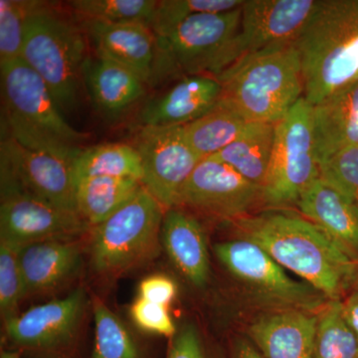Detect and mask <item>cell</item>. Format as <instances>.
I'll list each match as a JSON object with an SVG mask.
<instances>
[{"label":"cell","instance_id":"obj_34","mask_svg":"<svg viewBox=\"0 0 358 358\" xmlns=\"http://www.w3.org/2000/svg\"><path fill=\"white\" fill-rule=\"evenodd\" d=\"M320 178L358 209V145L345 148L320 162Z\"/></svg>","mask_w":358,"mask_h":358},{"label":"cell","instance_id":"obj_8","mask_svg":"<svg viewBox=\"0 0 358 358\" xmlns=\"http://www.w3.org/2000/svg\"><path fill=\"white\" fill-rule=\"evenodd\" d=\"M313 107L305 96L275 124L274 148L262 187L263 206L288 209L320 178L313 136Z\"/></svg>","mask_w":358,"mask_h":358},{"label":"cell","instance_id":"obj_30","mask_svg":"<svg viewBox=\"0 0 358 358\" xmlns=\"http://www.w3.org/2000/svg\"><path fill=\"white\" fill-rule=\"evenodd\" d=\"M95 345L92 358H141L136 341L119 317L102 301L93 303Z\"/></svg>","mask_w":358,"mask_h":358},{"label":"cell","instance_id":"obj_3","mask_svg":"<svg viewBox=\"0 0 358 358\" xmlns=\"http://www.w3.org/2000/svg\"><path fill=\"white\" fill-rule=\"evenodd\" d=\"M296 47L310 105L358 81V0H320Z\"/></svg>","mask_w":358,"mask_h":358},{"label":"cell","instance_id":"obj_10","mask_svg":"<svg viewBox=\"0 0 358 358\" xmlns=\"http://www.w3.org/2000/svg\"><path fill=\"white\" fill-rule=\"evenodd\" d=\"M133 145L143 164V187L166 210L178 206L183 185L203 159L188 145L182 126H141Z\"/></svg>","mask_w":358,"mask_h":358},{"label":"cell","instance_id":"obj_2","mask_svg":"<svg viewBox=\"0 0 358 358\" xmlns=\"http://www.w3.org/2000/svg\"><path fill=\"white\" fill-rule=\"evenodd\" d=\"M217 79L220 102L248 122L277 124L305 93L296 43L246 54Z\"/></svg>","mask_w":358,"mask_h":358},{"label":"cell","instance_id":"obj_35","mask_svg":"<svg viewBox=\"0 0 358 358\" xmlns=\"http://www.w3.org/2000/svg\"><path fill=\"white\" fill-rule=\"evenodd\" d=\"M131 317L136 326L145 333L173 338L176 327L169 307L143 300L138 296L131 307Z\"/></svg>","mask_w":358,"mask_h":358},{"label":"cell","instance_id":"obj_18","mask_svg":"<svg viewBox=\"0 0 358 358\" xmlns=\"http://www.w3.org/2000/svg\"><path fill=\"white\" fill-rule=\"evenodd\" d=\"M222 85L209 75L186 76L141 113V126H185L210 112L220 101Z\"/></svg>","mask_w":358,"mask_h":358},{"label":"cell","instance_id":"obj_1","mask_svg":"<svg viewBox=\"0 0 358 358\" xmlns=\"http://www.w3.org/2000/svg\"><path fill=\"white\" fill-rule=\"evenodd\" d=\"M232 224L238 238L258 245L327 300L343 301L355 286L357 263L303 216L267 209Z\"/></svg>","mask_w":358,"mask_h":358},{"label":"cell","instance_id":"obj_39","mask_svg":"<svg viewBox=\"0 0 358 358\" xmlns=\"http://www.w3.org/2000/svg\"><path fill=\"white\" fill-rule=\"evenodd\" d=\"M232 358H264L248 339H238L233 348Z\"/></svg>","mask_w":358,"mask_h":358},{"label":"cell","instance_id":"obj_17","mask_svg":"<svg viewBox=\"0 0 358 358\" xmlns=\"http://www.w3.org/2000/svg\"><path fill=\"white\" fill-rule=\"evenodd\" d=\"M317 313L274 308L252 320L247 336L264 358H313Z\"/></svg>","mask_w":358,"mask_h":358},{"label":"cell","instance_id":"obj_12","mask_svg":"<svg viewBox=\"0 0 358 358\" xmlns=\"http://www.w3.org/2000/svg\"><path fill=\"white\" fill-rule=\"evenodd\" d=\"M0 150L1 185L13 186L58 208L77 212L73 162L29 150L11 136L1 141Z\"/></svg>","mask_w":358,"mask_h":358},{"label":"cell","instance_id":"obj_20","mask_svg":"<svg viewBox=\"0 0 358 358\" xmlns=\"http://www.w3.org/2000/svg\"><path fill=\"white\" fill-rule=\"evenodd\" d=\"M160 241L179 272L197 288L207 284L210 272L203 226L179 206L166 210Z\"/></svg>","mask_w":358,"mask_h":358},{"label":"cell","instance_id":"obj_25","mask_svg":"<svg viewBox=\"0 0 358 358\" xmlns=\"http://www.w3.org/2000/svg\"><path fill=\"white\" fill-rule=\"evenodd\" d=\"M275 134V124L250 122L236 140L212 157L262 188L272 159Z\"/></svg>","mask_w":358,"mask_h":358},{"label":"cell","instance_id":"obj_40","mask_svg":"<svg viewBox=\"0 0 358 358\" xmlns=\"http://www.w3.org/2000/svg\"><path fill=\"white\" fill-rule=\"evenodd\" d=\"M0 358H21L17 352H9V350H2Z\"/></svg>","mask_w":358,"mask_h":358},{"label":"cell","instance_id":"obj_15","mask_svg":"<svg viewBox=\"0 0 358 358\" xmlns=\"http://www.w3.org/2000/svg\"><path fill=\"white\" fill-rule=\"evenodd\" d=\"M86 303V292L80 288L65 298L35 306L4 320L6 336L25 350L45 352L63 348L74 338Z\"/></svg>","mask_w":358,"mask_h":358},{"label":"cell","instance_id":"obj_19","mask_svg":"<svg viewBox=\"0 0 358 358\" xmlns=\"http://www.w3.org/2000/svg\"><path fill=\"white\" fill-rule=\"evenodd\" d=\"M296 206L301 216L358 264V209L350 200L319 178L303 192Z\"/></svg>","mask_w":358,"mask_h":358},{"label":"cell","instance_id":"obj_7","mask_svg":"<svg viewBox=\"0 0 358 358\" xmlns=\"http://www.w3.org/2000/svg\"><path fill=\"white\" fill-rule=\"evenodd\" d=\"M164 213V207L143 186L128 203L92 228L95 270L120 274L152 258L159 247Z\"/></svg>","mask_w":358,"mask_h":358},{"label":"cell","instance_id":"obj_13","mask_svg":"<svg viewBox=\"0 0 358 358\" xmlns=\"http://www.w3.org/2000/svg\"><path fill=\"white\" fill-rule=\"evenodd\" d=\"M92 229L77 212L42 201L11 185H1L0 240L24 247L56 240H76Z\"/></svg>","mask_w":358,"mask_h":358},{"label":"cell","instance_id":"obj_28","mask_svg":"<svg viewBox=\"0 0 358 358\" xmlns=\"http://www.w3.org/2000/svg\"><path fill=\"white\" fill-rule=\"evenodd\" d=\"M313 358H358V341L345 324L341 301H329L320 310Z\"/></svg>","mask_w":358,"mask_h":358},{"label":"cell","instance_id":"obj_22","mask_svg":"<svg viewBox=\"0 0 358 358\" xmlns=\"http://www.w3.org/2000/svg\"><path fill=\"white\" fill-rule=\"evenodd\" d=\"M317 160L358 145V81L312 106Z\"/></svg>","mask_w":358,"mask_h":358},{"label":"cell","instance_id":"obj_33","mask_svg":"<svg viewBox=\"0 0 358 358\" xmlns=\"http://www.w3.org/2000/svg\"><path fill=\"white\" fill-rule=\"evenodd\" d=\"M22 247L0 240V310L4 320L17 315L26 289L20 255Z\"/></svg>","mask_w":358,"mask_h":358},{"label":"cell","instance_id":"obj_21","mask_svg":"<svg viewBox=\"0 0 358 358\" xmlns=\"http://www.w3.org/2000/svg\"><path fill=\"white\" fill-rule=\"evenodd\" d=\"M83 83L98 112L113 120L140 102L147 86L131 70L98 55L85 61Z\"/></svg>","mask_w":358,"mask_h":358},{"label":"cell","instance_id":"obj_11","mask_svg":"<svg viewBox=\"0 0 358 358\" xmlns=\"http://www.w3.org/2000/svg\"><path fill=\"white\" fill-rule=\"evenodd\" d=\"M259 205H263L262 188L215 157H205L197 164L178 201L179 207H189L231 222L252 215Z\"/></svg>","mask_w":358,"mask_h":358},{"label":"cell","instance_id":"obj_32","mask_svg":"<svg viewBox=\"0 0 358 358\" xmlns=\"http://www.w3.org/2000/svg\"><path fill=\"white\" fill-rule=\"evenodd\" d=\"M39 1H0V63L21 58L25 21Z\"/></svg>","mask_w":358,"mask_h":358},{"label":"cell","instance_id":"obj_31","mask_svg":"<svg viewBox=\"0 0 358 358\" xmlns=\"http://www.w3.org/2000/svg\"><path fill=\"white\" fill-rule=\"evenodd\" d=\"M243 0H164L157 1L150 28L157 37L169 34L186 18L199 13H227L243 6Z\"/></svg>","mask_w":358,"mask_h":358},{"label":"cell","instance_id":"obj_23","mask_svg":"<svg viewBox=\"0 0 358 358\" xmlns=\"http://www.w3.org/2000/svg\"><path fill=\"white\" fill-rule=\"evenodd\" d=\"M20 267L26 294L56 288L67 281L81 265V248L76 240H56L22 247Z\"/></svg>","mask_w":358,"mask_h":358},{"label":"cell","instance_id":"obj_29","mask_svg":"<svg viewBox=\"0 0 358 358\" xmlns=\"http://www.w3.org/2000/svg\"><path fill=\"white\" fill-rule=\"evenodd\" d=\"M157 4L155 0H75L69 2L73 13L84 21L141 22L150 26Z\"/></svg>","mask_w":358,"mask_h":358},{"label":"cell","instance_id":"obj_27","mask_svg":"<svg viewBox=\"0 0 358 358\" xmlns=\"http://www.w3.org/2000/svg\"><path fill=\"white\" fill-rule=\"evenodd\" d=\"M75 183L80 179L110 176L134 178L143 176V164L133 145L113 143L95 145L82 150L72 164Z\"/></svg>","mask_w":358,"mask_h":358},{"label":"cell","instance_id":"obj_38","mask_svg":"<svg viewBox=\"0 0 358 358\" xmlns=\"http://www.w3.org/2000/svg\"><path fill=\"white\" fill-rule=\"evenodd\" d=\"M341 313L345 324L358 341V289H353L341 301Z\"/></svg>","mask_w":358,"mask_h":358},{"label":"cell","instance_id":"obj_26","mask_svg":"<svg viewBox=\"0 0 358 358\" xmlns=\"http://www.w3.org/2000/svg\"><path fill=\"white\" fill-rule=\"evenodd\" d=\"M250 122L219 101L210 112L182 126L188 145L201 159L212 157L231 145Z\"/></svg>","mask_w":358,"mask_h":358},{"label":"cell","instance_id":"obj_24","mask_svg":"<svg viewBox=\"0 0 358 358\" xmlns=\"http://www.w3.org/2000/svg\"><path fill=\"white\" fill-rule=\"evenodd\" d=\"M143 183L134 178L96 176L75 183L78 214L93 228L107 220L133 199Z\"/></svg>","mask_w":358,"mask_h":358},{"label":"cell","instance_id":"obj_41","mask_svg":"<svg viewBox=\"0 0 358 358\" xmlns=\"http://www.w3.org/2000/svg\"><path fill=\"white\" fill-rule=\"evenodd\" d=\"M353 289H358V264L357 268V275H355V286H353Z\"/></svg>","mask_w":358,"mask_h":358},{"label":"cell","instance_id":"obj_16","mask_svg":"<svg viewBox=\"0 0 358 358\" xmlns=\"http://www.w3.org/2000/svg\"><path fill=\"white\" fill-rule=\"evenodd\" d=\"M84 28L96 55L124 66L147 85L160 77L157 36L150 25L84 21Z\"/></svg>","mask_w":358,"mask_h":358},{"label":"cell","instance_id":"obj_5","mask_svg":"<svg viewBox=\"0 0 358 358\" xmlns=\"http://www.w3.org/2000/svg\"><path fill=\"white\" fill-rule=\"evenodd\" d=\"M86 48L84 31L51 4L39 1L28 15L21 59L42 78L64 114L77 106Z\"/></svg>","mask_w":358,"mask_h":358},{"label":"cell","instance_id":"obj_14","mask_svg":"<svg viewBox=\"0 0 358 358\" xmlns=\"http://www.w3.org/2000/svg\"><path fill=\"white\" fill-rule=\"evenodd\" d=\"M320 0H244L238 43L241 57L296 43Z\"/></svg>","mask_w":358,"mask_h":358},{"label":"cell","instance_id":"obj_9","mask_svg":"<svg viewBox=\"0 0 358 358\" xmlns=\"http://www.w3.org/2000/svg\"><path fill=\"white\" fill-rule=\"evenodd\" d=\"M214 253L224 267L252 296L275 308H299L319 313L327 299L305 282L289 277L258 245L236 238L214 245Z\"/></svg>","mask_w":358,"mask_h":358},{"label":"cell","instance_id":"obj_6","mask_svg":"<svg viewBox=\"0 0 358 358\" xmlns=\"http://www.w3.org/2000/svg\"><path fill=\"white\" fill-rule=\"evenodd\" d=\"M241 7L227 13L195 14L166 36L157 37L160 77L182 73L218 78L239 60Z\"/></svg>","mask_w":358,"mask_h":358},{"label":"cell","instance_id":"obj_4","mask_svg":"<svg viewBox=\"0 0 358 358\" xmlns=\"http://www.w3.org/2000/svg\"><path fill=\"white\" fill-rule=\"evenodd\" d=\"M9 136L23 147L73 162L88 134L66 121L42 78L21 58L0 63Z\"/></svg>","mask_w":358,"mask_h":358},{"label":"cell","instance_id":"obj_37","mask_svg":"<svg viewBox=\"0 0 358 358\" xmlns=\"http://www.w3.org/2000/svg\"><path fill=\"white\" fill-rule=\"evenodd\" d=\"M166 358H205L199 334L194 326L186 324L176 333Z\"/></svg>","mask_w":358,"mask_h":358},{"label":"cell","instance_id":"obj_36","mask_svg":"<svg viewBox=\"0 0 358 358\" xmlns=\"http://www.w3.org/2000/svg\"><path fill=\"white\" fill-rule=\"evenodd\" d=\"M138 293L143 300L169 307L178 294V286L167 275H152L141 282Z\"/></svg>","mask_w":358,"mask_h":358}]
</instances>
